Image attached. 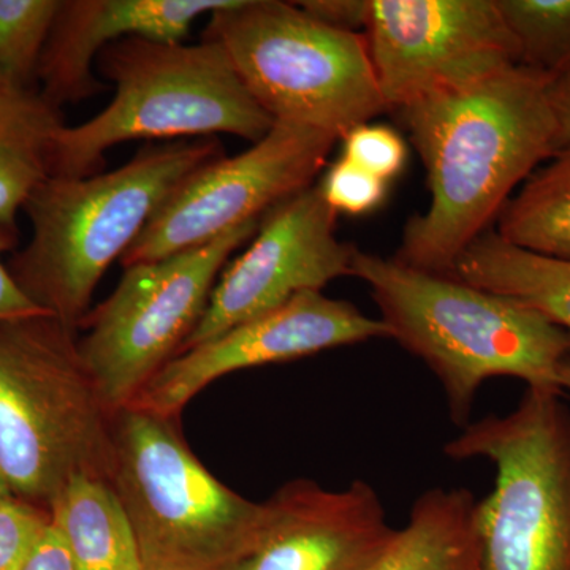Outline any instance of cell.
I'll return each instance as SVG.
<instances>
[{
  "mask_svg": "<svg viewBox=\"0 0 570 570\" xmlns=\"http://www.w3.org/2000/svg\"><path fill=\"white\" fill-rule=\"evenodd\" d=\"M265 505L261 538L235 570H370L397 530L377 491L360 479L341 490L292 480Z\"/></svg>",
  "mask_w": 570,
  "mask_h": 570,
  "instance_id": "obj_14",
  "label": "cell"
},
{
  "mask_svg": "<svg viewBox=\"0 0 570 570\" xmlns=\"http://www.w3.org/2000/svg\"><path fill=\"white\" fill-rule=\"evenodd\" d=\"M351 276L370 287L390 340L438 379L460 430L472 422L475 397L490 379L562 393L557 374L570 356V332L542 314L456 277L358 249Z\"/></svg>",
  "mask_w": 570,
  "mask_h": 570,
  "instance_id": "obj_2",
  "label": "cell"
},
{
  "mask_svg": "<svg viewBox=\"0 0 570 570\" xmlns=\"http://www.w3.org/2000/svg\"><path fill=\"white\" fill-rule=\"evenodd\" d=\"M549 96L562 149L570 145V70L551 78Z\"/></svg>",
  "mask_w": 570,
  "mask_h": 570,
  "instance_id": "obj_29",
  "label": "cell"
},
{
  "mask_svg": "<svg viewBox=\"0 0 570 570\" xmlns=\"http://www.w3.org/2000/svg\"><path fill=\"white\" fill-rule=\"evenodd\" d=\"M450 460H487L493 491L478 502L479 570H570V407L527 389L508 414L461 428Z\"/></svg>",
  "mask_w": 570,
  "mask_h": 570,
  "instance_id": "obj_8",
  "label": "cell"
},
{
  "mask_svg": "<svg viewBox=\"0 0 570 570\" xmlns=\"http://www.w3.org/2000/svg\"><path fill=\"white\" fill-rule=\"evenodd\" d=\"M96 70L115 85V97L89 121L56 135L50 176L102 174L105 153L124 141L230 134L254 145L275 126L216 41L184 45L127 37L99 52Z\"/></svg>",
  "mask_w": 570,
  "mask_h": 570,
  "instance_id": "obj_5",
  "label": "cell"
},
{
  "mask_svg": "<svg viewBox=\"0 0 570 570\" xmlns=\"http://www.w3.org/2000/svg\"><path fill=\"white\" fill-rule=\"evenodd\" d=\"M343 142V157L387 183L401 174L407 160L406 141L382 124H362Z\"/></svg>",
  "mask_w": 570,
  "mask_h": 570,
  "instance_id": "obj_24",
  "label": "cell"
},
{
  "mask_svg": "<svg viewBox=\"0 0 570 570\" xmlns=\"http://www.w3.org/2000/svg\"><path fill=\"white\" fill-rule=\"evenodd\" d=\"M379 337H389L381 318L367 317L352 303L322 292H303L276 309L176 355L127 407L178 419L202 390L235 371L292 362Z\"/></svg>",
  "mask_w": 570,
  "mask_h": 570,
  "instance_id": "obj_13",
  "label": "cell"
},
{
  "mask_svg": "<svg viewBox=\"0 0 570 570\" xmlns=\"http://www.w3.org/2000/svg\"><path fill=\"white\" fill-rule=\"evenodd\" d=\"M326 204L337 213L365 214L376 209L387 194V181L341 157L318 184Z\"/></svg>",
  "mask_w": 570,
  "mask_h": 570,
  "instance_id": "obj_25",
  "label": "cell"
},
{
  "mask_svg": "<svg viewBox=\"0 0 570 570\" xmlns=\"http://www.w3.org/2000/svg\"><path fill=\"white\" fill-rule=\"evenodd\" d=\"M550 80L515 66L397 110L425 165L431 200L409 220L396 261L449 276L510 197L560 151Z\"/></svg>",
  "mask_w": 570,
  "mask_h": 570,
  "instance_id": "obj_1",
  "label": "cell"
},
{
  "mask_svg": "<svg viewBox=\"0 0 570 570\" xmlns=\"http://www.w3.org/2000/svg\"><path fill=\"white\" fill-rule=\"evenodd\" d=\"M311 17L343 31L366 28L370 0H305L298 2Z\"/></svg>",
  "mask_w": 570,
  "mask_h": 570,
  "instance_id": "obj_27",
  "label": "cell"
},
{
  "mask_svg": "<svg viewBox=\"0 0 570 570\" xmlns=\"http://www.w3.org/2000/svg\"><path fill=\"white\" fill-rule=\"evenodd\" d=\"M11 498H14L13 490H11L9 480H7L6 474L0 469V508L7 504Z\"/></svg>",
  "mask_w": 570,
  "mask_h": 570,
  "instance_id": "obj_31",
  "label": "cell"
},
{
  "mask_svg": "<svg viewBox=\"0 0 570 570\" xmlns=\"http://www.w3.org/2000/svg\"><path fill=\"white\" fill-rule=\"evenodd\" d=\"M355 250L336 238V212L318 184L294 195L266 214L249 249L225 268L179 354L351 275Z\"/></svg>",
  "mask_w": 570,
  "mask_h": 570,
  "instance_id": "obj_12",
  "label": "cell"
},
{
  "mask_svg": "<svg viewBox=\"0 0 570 570\" xmlns=\"http://www.w3.org/2000/svg\"><path fill=\"white\" fill-rule=\"evenodd\" d=\"M230 0H62L41 55L40 92L62 108L105 91L99 52L127 37L181 43L194 22Z\"/></svg>",
  "mask_w": 570,
  "mask_h": 570,
  "instance_id": "obj_15",
  "label": "cell"
},
{
  "mask_svg": "<svg viewBox=\"0 0 570 570\" xmlns=\"http://www.w3.org/2000/svg\"><path fill=\"white\" fill-rule=\"evenodd\" d=\"M336 141L321 130L275 122L245 153L220 157L190 176L122 255L124 268L208 245L232 228L261 220L314 186Z\"/></svg>",
  "mask_w": 570,
  "mask_h": 570,
  "instance_id": "obj_10",
  "label": "cell"
},
{
  "mask_svg": "<svg viewBox=\"0 0 570 570\" xmlns=\"http://www.w3.org/2000/svg\"><path fill=\"white\" fill-rule=\"evenodd\" d=\"M110 482L142 570H235L261 538L265 501L214 478L184 441L178 419L116 412Z\"/></svg>",
  "mask_w": 570,
  "mask_h": 570,
  "instance_id": "obj_6",
  "label": "cell"
},
{
  "mask_svg": "<svg viewBox=\"0 0 570 570\" xmlns=\"http://www.w3.org/2000/svg\"><path fill=\"white\" fill-rule=\"evenodd\" d=\"M51 524L50 510L11 498L0 508V570H24Z\"/></svg>",
  "mask_w": 570,
  "mask_h": 570,
  "instance_id": "obj_23",
  "label": "cell"
},
{
  "mask_svg": "<svg viewBox=\"0 0 570 570\" xmlns=\"http://www.w3.org/2000/svg\"><path fill=\"white\" fill-rule=\"evenodd\" d=\"M258 227L261 220H253L208 245L127 266L116 291L82 318L80 330H88L78 340L82 360L115 414L181 352L216 277Z\"/></svg>",
  "mask_w": 570,
  "mask_h": 570,
  "instance_id": "obj_9",
  "label": "cell"
},
{
  "mask_svg": "<svg viewBox=\"0 0 570 570\" xmlns=\"http://www.w3.org/2000/svg\"><path fill=\"white\" fill-rule=\"evenodd\" d=\"M204 39L224 48L247 91L275 122L343 140L389 110L365 33L325 24L298 2L230 0L209 14Z\"/></svg>",
  "mask_w": 570,
  "mask_h": 570,
  "instance_id": "obj_7",
  "label": "cell"
},
{
  "mask_svg": "<svg viewBox=\"0 0 570 570\" xmlns=\"http://www.w3.org/2000/svg\"><path fill=\"white\" fill-rule=\"evenodd\" d=\"M557 382L561 392H570V356L558 367Z\"/></svg>",
  "mask_w": 570,
  "mask_h": 570,
  "instance_id": "obj_30",
  "label": "cell"
},
{
  "mask_svg": "<svg viewBox=\"0 0 570 570\" xmlns=\"http://www.w3.org/2000/svg\"><path fill=\"white\" fill-rule=\"evenodd\" d=\"M520 66L557 78L570 70V0H497Z\"/></svg>",
  "mask_w": 570,
  "mask_h": 570,
  "instance_id": "obj_21",
  "label": "cell"
},
{
  "mask_svg": "<svg viewBox=\"0 0 570 570\" xmlns=\"http://www.w3.org/2000/svg\"><path fill=\"white\" fill-rule=\"evenodd\" d=\"M449 276L530 307L570 332V261L530 253L487 230L459 255Z\"/></svg>",
  "mask_w": 570,
  "mask_h": 570,
  "instance_id": "obj_18",
  "label": "cell"
},
{
  "mask_svg": "<svg viewBox=\"0 0 570 570\" xmlns=\"http://www.w3.org/2000/svg\"><path fill=\"white\" fill-rule=\"evenodd\" d=\"M220 157L216 137L193 138L142 148L108 174L50 176L22 208L32 235L7 265L14 283L33 305L80 332L112 262L190 176Z\"/></svg>",
  "mask_w": 570,
  "mask_h": 570,
  "instance_id": "obj_3",
  "label": "cell"
},
{
  "mask_svg": "<svg viewBox=\"0 0 570 570\" xmlns=\"http://www.w3.org/2000/svg\"><path fill=\"white\" fill-rule=\"evenodd\" d=\"M478 499L468 489H431L370 570H479Z\"/></svg>",
  "mask_w": 570,
  "mask_h": 570,
  "instance_id": "obj_17",
  "label": "cell"
},
{
  "mask_svg": "<svg viewBox=\"0 0 570 570\" xmlns=\"http://www.w3.org/2000/svg\"><path fill=\"white\" fill-rule=\"evenodd\" d=\"M62 0H0V78L36 88L41 55Z\"/></svg>",
  "mask_w": 570,
  "mask_h": 570,
  "instance_id": "obj_22",
  "label": "cell"
},
{
  "mask_svg": "<svg viewBox=\"0 0 570 570\" xmlns=\"http://www.w3.org/2000/svg\"><path fill=\"white\" fill-rule=\"evenodd\" d=\"M18 245V230L0 225V321L10 318L40 316L45 313L14 283L10 275L9 266L3 264L2 255L13 250Z\"/></svg>",
  "mask_w": 570,
  "mask_h": 570,
  "instance_id": "obj_26",
  "label": "cell"
},
{
  "mask_svg": "<svg viewBox=\"0 0 570 570\" xmlns=\"http://www.w3.org/2000/svg\"><path fill=\"white\" fill-rule=\"evenodd\" d=\"M24 570H77L59 532L48 528Z\"/></svg>",
  "mask_w": 570,
  "mask_h": 570,
  "instance_id": "obj_28",
  "label": "cell"
},
{
  "mask_svg": "<svg viewBox=\"0 0 570 570\" xmlns=\"http://www.w3.org/2000/svg\"><path fill=\"white\" fill-rule=\"evenodd\" d=\"M365 32L389 110L520 66L497 0H370Z\"/></svg>",
  "mask_w": 570,
  "mask_h": 570,
  "instance_id": "obj_11",
  "label": "cell"
},
{
  "mask_svg": "<svg viewBox=\"0 0 570 570\" xmlns=\"http://www.w3.org/2000/svg\"><path fill=\"white\" fill-rule=\"evenodd\" d=\"M497 223L510 245L570 261V145L524 181Z\"/></svg>",
  "mask_w": 570,
  "mask_h": 570,
  "instance_id": "obj_20",
  "label": "cell"
},
{
  "mask_svg": "<svg viewBox=\"0 0 570 570\" xmlns=\"http://www.w3.org/2000/svg\"><path fill=\"white\" fill-rule=\"evenodd\" d=\"M78 340L51 314L0 321V469L47 510L77 475H111L116 414Z\"/></svg>",
  "mask_w": 570,
  "mask_h": 570,
  "instance_id": "obj_4",
  "label": "cell"
},
{
  "mask_svg": "<svg viewBox=\"0 0 570 570\" xmlns=\"http://www.w3.org/2000/svg\"><path fill=\"white\" fill-rule=\"evenodd\" d=\"M77 570H142L129 517L110 480L77 475L50 505Z\"/></svg>",
  "mask_w": 570,
  "mask_h": 570,
  "instance_id": "obj_19",
  "label": "cell"
},
{
  "mask_svg": "<svg viewBox=\"0 0 570 570\" xmlns=\"http://www.w3.org/2000/svg\"><path fill=\"white\" fill-rule=\"evenodd\" d=\"M62 108L40 89L0 78V225L18 230L17 216L50 178L56 135L66 127Z\"/></svg>",
  "mask_w": 570,
  "mask_h": 570,
  "instance_id": "obj_16",
  "label": "cell"
}]
</instances>
